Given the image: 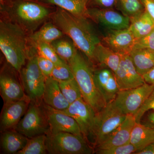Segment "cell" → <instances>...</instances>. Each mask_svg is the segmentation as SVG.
Wrapping results in <instances>:
<instances>
[{
	"instance_id": "cell-15",
	"label": "cell",
	"mask_w": 154,
	"mask_h": 154,
	"mask_svg": "<svg viewBox=\"0 0 154 154\" xmlns=\"http://www.w3.org/2000/svg\"><path fill=\"white\" fill-rule=\"evenodd\" d=\"M45 110L49 125L50 132H68L84 137L76 121L61 110L54 109L45 105Z\"/></svg>"
},
{
	"instance_id": "cell-38",
	"label": "cell",
	"mask_w": 154,
	"mask_h": 154,
	"mask_svg": "<svg viewBox=\"0 0 154 154\" xmlns=\"http://www.w3.org/2000/svg\"><path fill=\"white\" fill-rule=\"evenodd\" d=\"M145 10L154 21V0H141Z\"/></svg>"
},
{
	"instance_id": "cell-2",
	"label": "cell",
	"mask_w": 154,
	"mask_h": 154,
	"mask_svg": "<svg viewBox=\"0 0 154 154\" xmlns=\"http://www.w3.org/2000/svg\"><path fill=\"white\" fill-rule=\"evenodd\" d=\"M56 8L36 0H11L0 5V13L1 17L19 25L30 35L50 21Z\"/></svg>"
},
{
	"instance_id": "cell-37",
	"label": "cell",
	"mask_w": 154,
	"mask_h": 154,
	"mask_svg": "<svg viewBox=\"0 0 154 154\" xmlns=\"http://www.w3.org/2000/svg\"><path fill=\"white\" fill-rule=\"evenodd\" d=\"M116 0H88L87 7L99 8L115 9Z\"/></svg>"
},
{
	"instance_id": "cell-39",
	"label": "cell",
	"mask_w": 154,
	"mask_h": 154,
	"mask_svg": "<svg viewBox=\"0 0 154 154\" xmlns=\"http://www.w3.org/2000/svg\"><path fill=\"white\" fill-rule=\"evenodd\" d=\"M143 76L146 83L154 85V66Z\"/></svg>"
},
{
	"instance_id": "cell-10",
	"label": "cell",
	"mask_w": 154,
	"mask_h": 154,
	"mask_svg": "<svg viewBox=\"0 0 154 154\" xmlns=\"http://www.w3.org/2000/svg\"><path fill=\"white\" fill-rule=\"evenodd\" d=\"M86 17L105 30L129 28L130 19L115 9L87 8Z\"/></svg>"
},
{
	"instance_id": "cell-4",
	"label": "cell",
	"mask_w": 154,
	"mask_h": 154,
	"mask_svg": "<svg viewBox=\"0 0 154 154\" xmlns=\"http://www.w3.org/2000/svg\"><path fill=\"white\" fill-rule=\"evenodd\" d=\"M68 63L71 68L84 100L98 113L106 105L94 80L93 69L88 60L79 50Z\"/></svg>"
},
{
	"instance_id": "cell-27",
	"label": "cell",
	"mask_w": 154,
	"mask_h": 154,
	"mask_svg": "<svg viewBox=\"0 0 154 154\" xmlns=\"http://www.w3.org/2000/svg\"><path fill=\"white\" fill-rule=\"evenodd\" d=\"M50 44L58 55L67 63L74 57L79 50L71 38L66 35L53 41Z\"/></svg>"
},
{
	"instance_id": "cell-33",
	"label": "cell",
	"mask_w": 154,
	"mask_h": 154,
	"mask_svg": "<svg viewBox=\"0 0 154 154\" xmlns=\"http://www.w3.org/2000/svg\"><path fill=\"white\" fill-rule=\"evenodd\" d=\"M137 149L131 143L116 146L110 148L97 150L96 153L99 154H130L135 153Z\"/></svg>"
},
{
	"instance_id": "cell-29",
	"label": "cell",
	"mask_w": 154,
	"mask_h": 154,
	"mask_svg": "<svg viewBox=\"0 0 154 154\" xmlns=\"http://www.w3.org/2000/svg\"><path fill=\"white\" fill-rule=\"evenodd\" d=\"M46 134L36 136L28 139L27 144L17 154H45L48 152Z\"/></svg>"
},
{
	"instance_id": "cell-3",
	"label": "cell",
	"mask_w": 154,
	"mask_h": 154,
	"mask_svg": "<svg viewBox=\"0 0 154 154\" xmlns=\"http://www.w3.org/2000/svg\"><path fill=\"white\" fill-rule=\"evenodd\" d=\"M28 36L19 25L1 17L0 49L7 62L18 72L28 60L30 49Z\"/></svg>"
},
{
	"instance_id": "cell-12",
	"label": "cell",
	"mask_w": 154,
	"mask_h": 154,
	"mask_svg": "<svg viewBox=\"0 0 154 154\" xmlns=\"http://www.w3.org/2000/svg\"><path fill=\"white\" fill-rule=\"evenodd\" d=\"M17 72L8 63L1 70L0 89L5 104L28 97L22 83L17 79L16 74Z\"/></svg>"
},
{
	"instance_id": "cell-13",
	"label": "cell",
	"mask_w": 154,
	"mask_h": 154,
	"mask_svg": "<svg viewBox=\"0 0 154 154\" xmlns=\"http://www.w3.org/2000/svg\"><path fill=\"white\" fill-rule=\"evenodd\" d=\"M114 74L120 91L137 88L146 83L143 75L137 70L129 54L122 56Z\"/></svg>"
},
{
	"instance_id": "cell-28",
	"label": "cell",
	"mask_w": 154,
	"mask_h": 154,
	"mask_svg": "<svg viewBox=\"0 0 154 154\" xmlns=\"http://www.w3.org/2000/svg\"><path fill=\"white\" fill-rule=\"evenodd\" d=\"M115 9L130 19L145 11L141 0H116Z\"/></svg>"
},
{
	"instance_id": "cell-6",
	"label": "cell",
	"mask_w": 154,
	"mask_h": 154,
	"mask_svg": "<svg viewBox=\"0 0 154 154\" xmlns=\"http://www.w3.org/2000/svg\"><path fill=\"white\" fill-rule=\"evenodd\" d=\"M48 152L51 154H91L92 148L85 138L68 132L46 134Z\"/></svg>"
},
{
	"instance_id": "cell-25",
	"label": "cell",
	"mask_w": 154,
	"mask_h": 154,
	"mask_svg": "<svg viewBox=\"0 0 154 154\" xmlns=\"http://www.w3.org/2000/svg\"><path fill=\"white\" fill-rule=\"evenodd\" d=\"M129 29L136 39L147 35L154 28V21L145 10L130 19Z\"/></svg>"
},
{
	"instance_id": "cell-41",
	"label": "cell",
	"mask_w": 154,
	"mask_h": 154,
	"mask_svg": "<svg viewBox=\"0 0 154 154\" xmlns=\"http://www.w3.org/2000/svg\"><path fill=\"white\" fill-rule=\"evenodd\" d=\"M137 154H154V143L142 150L137 152Z\"/></svg>"
},
{
	"instance_id": "cell-8",
	"label": "cell",
	"mask_w": 154,
	"mask_h": 154,
	"mask_svg": "<svg viewBox=\"0 0 154 154\" xmlns=\"http://www.w3.org/2000/svg\"><path fill=\"white\" fill-rule=\"evenodd\" d=\"M15 130L28 138L46 134L49 131V125L44 108L40 104L30 102L28 110Z\"/></svg>"
},
{
	"instance_id": "cell-40",
	"label": "cell",
	"mask_w": 154,
	"mask_h": 154,
	"mask_svg": "<svg viewBox=\"0 0 154 154\" xmlns=\"http://www.w3.org/2000/svg\"><path fill=\"white\" fill-rule=\"evenodd\" d=\"M144 125L154 129V111L149 113L147 116Z\"/></svg>"
},
{
	"instance_id": "cell-5",
	"label": "cell",
	"mask_w": 154,
	"mask_h": 154,
	"mask_svg": "<svg viewBox=\"0 0 154 154\" xmlns=\"http://www.w3.org/2000/svg\"><path fill=\"white\" fill-rule=\"evenodd\" d=\"M19 73L26 96L31 102L40 104L46 78L38 67L36 48L30 45L28 60Z\"/></svg>"
},
{
	"instance_id": "cell-17",
	"label": "cell",
	"mask_w": 154,
	"mask_h": 154,
	"mask_svg": "<svg viewBox=\"0 0 154 154\" xmlns=\"http://www.w3.org/2000/svg\"><path fill=\"white\" fill-rule=\"evenodd\" d=\"M31 102L25 99L5 104L1 116V129L5 131L15 128L28 110Z\"/></svg>"
},
{
	"instance_id": "cell-26",
	"label": "cell",
	"mask_w": 154,
	"mask_h": 154,
	"mask_svg": "<svg viewBox=\"0 0 154 154\" xmlns=\"http://www.w3.org/2000/svg\"><path fill=\"white\" fill-rule=\"evenodd\" d=\"M40 2L56 6L77 16L86 17L88 0H36Z\"/></svg>"
},
{
	"instance_id": "cell-32",
	"label": "cell",
	"mask_w": 154,
	"mask_h": 154,
	"mask_svg": "<svg viewBox=\"0 0 154 154\" xmlns=\"http://www.w3.org/2000/svg\"><path fill=\"white\" fill-rule=\"evenodd\" d=\"M33 47L36 48L38 55L49 60L55 64L65 62L58 55L50 43H40Z\"/></svg>"
},
{
	"instance_id": "cell-42",
	"label": "cell",
	"mask_w": 154,
	"mask_h": 154,
	"mask_svg": "<svg viewBox=\"0 0 154 154\" xmlns=\"http://www.w3.org/2000/svg\"><path fill=\"white\" fill-rule=\"evenodd\" d=\"M11 0H0V5H5L7 3L10 2Z\"/></svg>"
},
{
	"instance_id": "cell-16",
	"label": "cell",
	"mask_w": 154,
	"mask_h": 154,
	"mask_svg": "<svg viewBox=\"0 0 154 154\" xmlns=\"http://www.w3.org/2000/svg\"><path fill=\"white\" fill-rule=\"evenodd\" d=\"M93 72L96 85L105 102L113 101L120 91L114 73L104 67L93 69Z\"/></svg>"
},
{
	"instance_id": "cell-23",
	"label": "cell",
	"mask_w": 154,
	"mask_h": 154,
	"mask_svg": "<svg viewBox=\"0 0 154 154\" xmlns=\"http://www.w3.org/2000/svg\"><path fill=\"white\" fill-rule=\"evenodd\" d=\"M130 142L134 146L136 152L154 143V129L136 122L131 131Z\"/></svg>"
},
{
	"instance_id": "cell-35",
	"label": "cell",
	"mask_w": 154,
	"mask_h": 154,
	"mask_svg": "<svg viewBox=\"0 0 154 154\" xmlns=\"http://www.w3.org/2000/svg\"><path fill=\"white\" fill-rule=\"evenodd\" d=\"M134 48H147L154 51V28L147 35L136 39Z\"/></svg>"
},
{
	"instance_id": "cell-9",
	"label": "cell",
	"mask_w": 154,
	"mask_h": 154,
	"mask_svg": "<svg viewBox=\"0 0 154 154\" xmlns=\"http://www.w3.org/2000/svg\"><path fill=\"white\" fill-rule=\"evenodd\" d=\"M154 89V85L145 83L137 88L119 91L114 103L126 115L134 116Z\"/></svg>"
},
{
	"instance_id": "cell-19",
	"label": "cell",
	"mask_w": 154,
	"mask_h": 154,
	"mask_svg": "<svg viewBox=\"0 0 154 154\" xmlns=\"http://www.w3.org/2000/svg\"><path fill=\"white\" fill-rule=\"evenodd\" d=\"M42 100L45 105L59 110H66L70 105L62 93L59 82L51 76L45 79Z\"/></svg>"
},
{
	"instance_id": "cell-1",
	"label": "cell",
	"mask_w": 154,
	"mask_h": 154,
	"mask_svg": "<svg viewBox=\"0 0 154 154\" xmlns=\"http://www.w3.org/2000/svg\"><path fill=\"white\" fill-rule=\"evenodd\" d=\"M50 21L74 42L78 49L94 66V54L96 46L102 42L92 21L85 17L77 16L57 7Z\"/></svg>"
},
{
	"instance_id": "cell-34",
	"label": "cell",
	"mask_w": 154,
	"mask_h": 154,
	"mask_svg": "<svg viewBox=\"0 0 154 154\" xmlns=\"http://www.w3.org/2000/svg\"><path fill=\"white\" fill-rule=\"evenodd\" d=\"M151 110L154 111V89L146 99L143 105L134 116L136 122L140 123L141 119L145 113Z\"/></svg>"
},
{
	"instance_id": "cell-11",
	"label": "cell",
	"mask_w": 154,
	"mask_h": 154,
	"mask_svg": "<svg viewBox=\"0 0 154 154\" xmlns=\"http://www.w3.org/2000/svg\"><path fill=\"white\" fill-rule=\"evenodd\" d=\"M76 121L85 139L94 137V124L96 113L91 105L83 98L70 104L66 109L61 110Z\"/></svg>"
},
{
	"instance_id": "cell-18",
	"label": "cell",
	"mask_w": 154,
	"mask_h": 154,
	"mask_svg": "<svg viewBox=\"0 0 154 154\" xmlns=\"http://www.w3.org/2000/svg\"><path fill=\"white\" fill-rule=\"evenodd\" d=\"M136 123L134 116L127 115L123 122L102 143L97 145V150L122 145L129 143L131 131Z\"/></svg>"
},
{
	"instance_id": "cell-30",
	"label": "cell",
	"mask_w": 154,
	"mask_h": 154,
	"mask_svg": "<svg viewBox=\"0 0 154 154\" xmlns=\"http://www.w3.org/2000/svg\"><path fill=\"white\" fill-rule=\"evenodd\" d=\"M60 88L65 98L70 104L83 98L78 83L74 79L59 82Z\"/></svg>"
},
{
	"instance_id": "cell-21",
	"label": "cell",
	"mask_w": 154,
	"mask_h": 154,
	"mask_svg": "<svg viewBox=\"0 0 154 154\" xmlns=\"http://www.w3.org/2000/svg\"><path fill=\"white\" fill-rule=\"evenodd\" d=\"M122 56L101 42L95 49L94 66L107 68L114 73L118 68Z\"/></svg>"
},
{
	"instance_id": "cell-24",
	"label": "cell",
	"mask_w": 154,
	"mask_h": 154,
	"mask_svg": "<svg viewBox=\"0 0 154 154\" xmlns=\"http://www.w3.org/2000/svg\"><path fill=\"white\" fill-rule=\"evenodd\" d=\"M129 55L137 70L142 75L154 66V50L134 48Z\"/></svg>"
},
{
	"instance_id": "cell-14",
	"label": "cell",
	"mask_w": 154,
	"mask_h": 154,
	"mask_svg": "<svg viewBox=\"0 0 154 154\" xmlns=\"http://www.w3.org/2000/svg\"><path fill=\"white\" fill-rule=\"evenodd\" d=\"M136 38L129 28L122 30H105L102 42L115 52L129 54L134 47Z\"/></svg>"
},
{
	"instance_id": "cell-20",
	"label": "cell",
	"mask_w": 154,
	"mask_h": 154,
	"mask_svg": "<svg viewBox=\"0 0 154 154\" xmlns=\"http://www.w3.org/2000/svg\"><path fill=\"white\" fill-rule=\"evenodd\" d=\"M65 34L57 26L49 21L45 23L38 30L29 35V44L35 46L40 43L51 42L58 38H61Z\"/></svg>"
},
{
	"instance_id": "cell-36",
	"label": "cell",
	"mask_w": 154,
	"mask_h": 154,
	"mask_svg": "<svg viewBox=\"0 0 154 154\" xmlns=\"http://www.w3.org/2000/svg\"><path fill=\"white\" fill-rule=\"evenodd\" d=\"M37 63L38 67L45 78L51 76L55 64L37 54Z\"/></svg>"
},
{
	"instance_id": "cell-31",
	"label": "cell",
	"mask_w": 154,
	"mask_h": 154,
	"mask_svg": "<svg viewBox=\"0 0 154 154\" xmlns=\"http://www.w3.org/2000/svg\"><path fill=\"white\" fill-rule=\"evenodd\" d=\"M51 76L58 82H64L74 79L71 68L66 62L55 64Z\"/></svg>"
},
{
	"instance_id": "cell-7",
	"label": "cell",
	"mask_w": 154,
	"mask_h": 154,
	"mask_svg": "<svg viewBox=\"0 0 154 154\" xmlns=\"http://www.w3.org/2000/svg\"><path fill=\"white\" fill-rule=\"evenodd\" d=\"M126 116L113 100L107 103L101 111L96 113L94 136L96 144L102 143L121 125Z\"/></svg>"
},
{
	"instance_id": "cell-22",
	"label": "cell",
	"mask_w": 154,
	"mask_h": 154,
	"mask_svg": "<svg viewBox=\"0 0 154 154\" xmlns=\"http://www.w3.org/2000/svg\"><path fill=\"white\" fill-rule=\"evenodd\" d=\"M28 139L16 130H8L4 131L2 135L1 146L5 153L17 154L25 147Z\"/></svg>"
}]
</instances>
